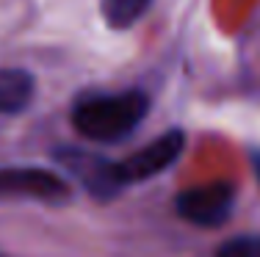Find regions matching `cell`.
I'll use <instances>...</instances> for the list:
<instances>
[{"instance_id":"obj_6","label":"cell","mask_w":260,"mask_h":257,"mask_svg":"<svg viewBox=\"0 0 260 257\" xmlns=\"http://www.w3.org/2000/svg\"><path fill=\"white\" fill-rule=\"evenodd\" d=\"M36 81L28 69L20 66H3L0 69V116L22 114L34 102Z\"/></svg>"},{"instance_id":"obj_7","label":"cell","mask_w":260,"mask_h":257,"mask_svg":"<svg viewBox=\"0 0 260 257\" xmlns=\"http://www.w3.org/2000/svg\"><path fill=\"white\" fill-rule=\"evenodd\" d=\"M150 6H152V0H100L103 20L116 30H125L130 25H136L147 14Z\"/></svg>"},{"instance_id":"obj_8","label":"cell","mask_w":260,"mask_h":257,"mask_svg":"<svg viewBox=\"0 0 260 257\" xmlns=\"http://www.w3.org/2000/svg\"><path fill=\"white\" fill-rule=\"evenodd\" d=\"M216 257H260V238L241 235L233 238V241H224L216 249Z\"/></svg>"},{"instance_id":"obj_4","label":"cell","mask_w":260,"mask_h":257,"mask_svg":"<svg viewBox=\"0 0 260 257\" xmlns=\"http://www.w3.org/2000/svg\"><path fill=\"white\" fill-rule=\"evenodd\" d=\"M0 197H22L36 202H67L70 186L61 174L39 166L0 169Z\"/></svg>"},{"instance_id":"obj_10","label":"cell","mask_w":260,"mask_h":257,"mask_svg":"<svg viewBox=\"0 0 260 257\" xmlns=\"http://www.w3.org/2000/svg\"><path fill=\"white\" fill-rule=\"evenodd\" d=\"M0 257H6V254H3V252H0Z\"/></svg>"},{"instance_id":"obj_5","label":"cell","mask_w":260,"mask_h":257,"mask_svg":"<svg viewBox=\"0 0 260 257\" xmlns=\"http://www.w3.org/2000/svg\"><path fill=\"white\" fill-rule=\"evenodd\" d=\"M58 161L97 199H111L119 194L122 180H119V171H116V163L105 161L103 155H94V152H86V150H61Z\"/></svg>"},{"instance_id":"obj_3","label":"cell","mask_w":260,"mask_h":257,"mask_svg":"<svg viewBox=\"0 0 260 257\" xmlns=\"http://www.w3.org/2000/svg\"><path fill=\"white\" fill-rule=\"evenodd\" d=\"M183 146H185V133L183 130L175 127V130L160 133V136L152 138L147 146H141L139 152H133L130 158L116 163L122 186H127V182H144V180H150V177L164 174V171L183 155Z\"/></svg>"},{"instance_id":"obj_9","label":"cell","mask_w":260,"mask_h":257,"mask_svg":"<svg viewBox=\"0 0 260 257\" xmlns=\"http://www.w3.org/2000/svg\"><path fill=\"white\" fill-rule=\"evenodd\" d=\"M252 169H255V177H257V182H260V150L252 152Z\"/></svg>"},{"instance_id":"obj_2","label":"cell","mask_w":260,"mask_h":257,"mask_svg":"<svg viewBox=\"0 0 260 257\" xmlns=\"http://www.w3.org/2000/svg\"><path fill=\"white\" fill-rule=\"evenodd\" d=\"M177 216L202 230H216L230 222L235 207V188L230 182H210V186L185 188L175 199Z\"/></svg>"},{"instance_id":"obj_1","label":"cell","mask_w":260,"mask_h":257,"mask_svg":"<svg viewBox=\"0 0 260 257\" xmlns=\"http://www.w3.org/2000/svg\"><path fill=\"white\" fill-rule=\"evenodd\" d=\"M150 114V97L139 89L80 97L72 108V127L91 144H116L133 136Z\"/></svg>"}]
</instances>
